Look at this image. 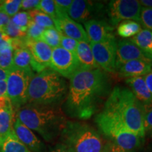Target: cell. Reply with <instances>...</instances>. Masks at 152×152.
<instances>
[{
    "label": "cell",
    "instance_id": "obj_1",
    "mask_svg": "<svg viewBox=\"0 0 152 152\" xmlns=\"http://www.w3.org/2000/svg\"><path fill=\"white\" fill-rule=\"evenodd\" d=\"M111 92L109 75L100 68H80L70 79L64 111L68 116L87 120L97 113Z\"/></svg>",
    "mask_w": 152,
    "mask_h": 152
},
{
    "label": "cell",
    "instance_id": "obj_2",
    "mask_svg": "<svg viewBox=\"0 0 152 152\" xmlns=\"http://www.w3.org/2000/svg\"><path fill=\"white\" fill-rule=\"evenodd\" d=\"M16 117L47 142L61 137L68 122L60 106L26 104L16 112Z\"/></svg>",
    "mask_w": 152,
    "mask_h": 152
},
{
    "label": "cell",
    "instance_id": "obj_3",
    "mask_svg": "<svg viewBox=\"0 0 152 152\" xmlns=\"http://www.w3.org/2000/svg\"><path fill=\"white\" fill-rule=\"evenodd\" d=\"M102 112L118 120L129 130L144 139V106L130 89L114 87L104 104Z\"/></svg>",
    "mask_w": 152,
    "mask_h": 152
},
{
    "label": "cell",
    "instance_id": "obj_4",
    "mask_svg": "<svg viewBox=\"0 0 152 152\" xmlns=\"http://www.w3.org/2000/svg\"><path fill=\"white\" fill-rule=\"evenodd\" d=\"M68 92V86L64 77L48 68L32 77L27 104L60 106L66 99Z\"/></svg>",
    "mask_w": 152,
    "mask_h": 152
},
{
    "label": "cell",
    "instance_id": "obj_5",
    "mask_svg": "<svg viewBox=\"0 0 152 152\" xmlns=\"http://www.w3.org/2000/svg\"><path fill=\"white\" fill-rule=\"evenodd\" d=\"M61 138L73 152H102L104 146L97 131L83 122L68 121Z\"/></svg>",
    "mask_w": 152,
    "mask_h": 152
},
{
    "label": "cell",
    "instance_id": "obj_6",
    "mask_svg": "<svg viewBox=\"0 0 152 152\" xmlns=\"http://www.w3.org/2000/svg\"><path fill=\"white\" fill-rule=\"evenodd\" d=\"M94 121L101 132L125 152H132L141 146L142 138L111 115L102 111L96 115Z\"/></svg>",
    "mask_w": 152,
    "mask_h": 152
},
{
    "label": "cell",
    "instance_id": "obj_7",
    "mask_svg": "<svg viewBox=\"0 0 152 152\" xmlns=\"http://www.w3.org/2000/svg\"><path fill=\"white\" fill-rule=\"evenodd\" d=\"M33 71L13 68L7 79V96L11 100L15 112L27 104L28 91Z\"/></svg>",
    "mask_w": 152,
    "mask_h": 152
},
{
    "label": "cell",
    "instance_id": "obj_8",
    "mask_svg": "<svg viewBox=\"0 0 152 152\" xmlns=\"http://www.w3.org/2000/svg\"><path fill=\"white\" fill-rule=\"evenodd\" d=\"M142 5L137 0H112L108 6V16L113 26L124 20H134L140 23Z\"/></svg>",
    "mask_w": 152,
    "mask_h": 152
},
{
    "label": "cell",
    "instance_id": "obj_9",
    "mask_svg": "<svg viewBox=\"0 0 152 152\" xmlns=\"http://www.w3.org/2000/svg\"><path fill=\"white\" fill-rule=\"evenodd\" d=\"M90 47L100 69L106 73H114L116 71V45L115 38L104 42H90Z\"/></svg>",
    "mask_w": 152,
    "mask_h": 152
},
{
    "label": "cell",
    "instance_id": "obj_10",
    "mask_svg": "<svg viewBox=\"0 0 152 152\" xmlns=\"http://www.w3.org/2000/svg\"><path fill=\"white\" fill-rule=\"evenodd\" d=\"M50 68L63 77L71 79L80 69V66L75 54L68 52L61 47H58L52 49Z\"/></svg>",
    "mask_w": 152,
    "mask_h": 152
},
{
    "label": "cell",
    "instance_id": "obj_11",
    "mask_svg": "<svg viewBox=\"0 0 152 152\" xmlns=\"http://www.w3.org/2000/svg\"><path fill=\"white\" fill-rule=\"evenodd\" d=\"M26 47L30 52L31 56L30 66L34 73L39 72L50 68L52 49L41 40L25 39Z\"/></svg>",
    "mask_w": 152,
    "mask_h": 152
},
{
    "label": "cell",
    "instance_id": "obj_12",
    "mask_svg": "<svg viewBox=\"0 0 152 152\" xmlns=\"http://www.w3.org/2000/svg\"><path fill=\"white\" fill-rule=\"evenodd\" d=\"M132 60H143L152 65V58L148 56L130 39L118 41L116 45V68Z\"/></svg>",
    "mask_w": 152,
    "mask_h": 152
},
{
    "label": "cell",
    "instance_id": "obj_13",
    "mask_svg": "<svg viewBox=\"0 0 152 152\" xmlns=\"http://www.w3.org/2000/svg\"><path fill=\"white\" fill-rule=\"evenodd\" d=\"M85 31L90 42H104L115 38L113 27L106 21L91 19L84 23Z\"/></svg>",
    "mask_w": 152,
    "mask_h": 152
},
{
    "label": "cell",
    "instance_id": "obj_14",
    "mask_svg": "<svg viewBox=\"0 0 152 152\" xmlns=\"http://www.w3.org/2000/svg\"><path fill=\"white\" fill-rule=\"evenodd\" d=\"M55 28L61 35L71 37L76 41L90 42L86 31L83 26L68 16L61 17L54 20Z\"/></svg>",
    "mask_w": 152,
    "mask_h": 152
},
{
    "label": "cell",
    "instance_id": "obj_15",
    "mask_svg": "<svg viewBox=\"0 0 152 152\" xmlns=\"http://www.w3.org/2000/svg\"><path fill=\"white\" fill-rule=\"evenodd\" d=\"M13 128L18 140L31 152H45L46 147L40 140L34 134L33 130L15 117Z\"/></svg>",
    "mask_w": 152,
    "mask_h": 152
},
{
    "label": "cell",
    "instance_id": "obj_16",
    "mask_svg": "<svg viewBox=\"0 0 152 152\" xmlns=\"http://www.w3.org/2000/svg\"><path fill=\"white\" fill-rule=\"evenodd\" d=\"M97 9V7H95L92 1L74 0L68 9V15L75 22L85 23L92 19L93 14Z\"/></svg>",
    "mask_w": 152,
    "mask_h": 152
},
{
    "label": "cell",
    "instance_id": "obj_17",
    "mask_svg": "<svg viewBox=\"0 0 152 152\" xmlns=\"http://www.w3.org/2000/svg\"><path fill=\"white\" fill-rule=\"evenodd\" d=\"M152 70V65L150 63L143 60H132L116 68L119 77H134L144 76Z\"/></svg>",
    "mask_w": 152,
    "mask_h": 152
},
{
    "label": "cell",
    "instance_id": "obj_18",
    "mask_svg": "<svg viewBox=\"0 0 152 152\" xmlns=\"http://www.w3.org/2000/svg\"><path fill=\"white\" fill-rule=\"evenodd\" d=\"M125 83L130 87V91L137 99L142 105L152 104V94L146 85L144 76L128 78L125 80Z\"/></svg>",
    "mask_w": 152,
    "mask_h": 152
},
{
    "label": "cell",
    "instance_id": "obj_19",
    "mask_svg": "<svg viewBox=\"0 0 152 152\" xmlns=\"http://www.w3.org/2000/svg\"><path fill=\"white\" fill-rule=\"evenodd\" d=\"M75 56L83 69H98L99 68L93 56L90 44L88 42L80 41L77 43Z\"/></svg>",
    "mask_w": 152,
    "mask_h": 152
},
{
    "label": "cell",
    "instance_id": "obj_20",
    "mask_svg": "<svg viewBox=\"0 0 152 152\" xmlns=\"http://www.w3.org/2000/svg\"><path fill=\"white\" fill-rule=\"evenodd\" d=\"M16 112L14 108L0 109V145L14 130Z\"/></svg>",
    "mask_w": 152,
    "mask_h": 152
},
{
    "label": "cell",
    "instance_id": "obj_21",
    "mask_svg": "<svg viewBox=\"0 0 152 152\" xmlns=\"http://www.w3.org/2000/svg\"><path fill=\"white\" fill-rule=\"evenodd\" d=\"M0 152H31L24 145L13 130L0 145Z\"/></svg>",
    "mask_w": 152,
    "mask_h": 152
},
{
    "label": "cell",
    "instance_id": "obj_22",
    "mask_svg": "<svg viewBox=\"0 0 152 152\" xmlns=\"http://www.w3.org/2000/svg\"><path fill=\"white\" fill-rule=\"evenodd\" d=\"M142 52L152 58V32L142 29L137 35L130 39Z\"/></svg>",
    "mask_w": 152,
    "mask_h": 152
},
{
    "label": "cell",
    "instance_id": "obj_23",
    "mask_svg": "<svg viewBox=\"0 0 152 152\" xmlns=\"http://www.w3.org/2000/svg\"><path fill=\"white\" fill-rule=\"evenodd\" d=\"M14 66L15 68L33 71L30 66L31 56L30 52L26 47L14 49Z\"/></svg>",
    "mask_w": 152,
    "mask_h": 152
},
{
    "label": "cell",
    "instance_id": "obj_24",
    "mask_svg": "<svg viewBox=\"0 0 152 152\" xmlns=\"http://www.w3.org/2000/svg\"><path fill=\"white\" fill-rule=\"evenodd\" d=\"M141 30V24L134 20H124L118 25L117 27L118 35L125 39L134 37Z\"/></svg>",
    "mask_w": 152,
    "mask_h": 152
},
{
    "label": "cell",
    "instance_id": "obj_25",
    "mask_svg": "<svg viewBox=\"0 0 152 152\" xmlns=\"http://www.w3.org/2000/svg\"><path fill=\"white\" fill-rule=\"evenodd\" d=\"M61 34L56 28H49L44 30L40 37V40L46 43L52 49L60 47Z\"/></svg>",
    "mask_w": 152,
    "mask_h": 152
},
{
    "label": "cell",
    "instance_id": "obj_26",
    "mask_svg": "<svg viewBox=\"0 0 152 152\" xmlns=\"http://www.w3.org/2000/svg\"><path fill=\"white\" fill-rule=\"evenodd\" d=\"M14 52V49L12 46V43L0 50V68L8 71L14 68L13 61Z\"/></svg>",
    "mask_w": 152,
    "mask_h": 152
},
{
    "label": "cell",
    "instance_id": "obj_27",
    "mask_svg": "<svg viewBox=\"0 0 152 152\" xmlns=\"http://www.w3.org/2000/svg\"><path fill=\"white\" fill-rule=\"evenodd\" d=\"M28 12L31 17L32 21H33L40 27L45 28V29L55 27L53 19L48 15L42 12L41 11L34 9V10L29 11Z\"/></svg>",
    "mask_w": 152,
    "mask_h": 152
},
{
    "label": "cell",
    "instance_id": "obj_28",
    "mask_svg": "<svg viewBox=\"0 0 152 152\" xmlns=\"http://www.w3.org/2000/svg\"><path fill=\"white\" fill-rule=\"evenodd\" d=\"M11 20L15 26L26 33L30 22L32 21L31 17L28 11H20V12L17 13L14 16L11 18Z\"/></svg>",
    "mask_w": 152,
    "mask_h": 152
},
{
    "label": "cell",
    "instance_id": "obj_29",
    "mask_svg": "<svg viewBox=\"0 0 152 152\" xmlns=\"http://www.w3.org/2000/svg\"><path fill=\"white\" fill-rule=\"evenodd\" d=\"M21 0H6L0 4V8L11 18L18 13L21 6Z\"/></svg>",
    "mask_w": 152,
    "mask_h": 152
},
{
    "label": "cell",
    "instance_id": "obj_30",
    "mask_svg": "<svg viewBox=\"0 0 152 152\" xmlns=\"http://www.w3.org/2000/svg\"><path fill=\"white\" fill-rule=\"evenodd\" d=\"M37 10L41 11L45 14L48 15L54 20L57 18L56 7L53 0H41L38 6Z\"/></svg>",
    "mask_w": 152,
    "mask_h": 152
},
{
    "label": "cell",
    "instance_id": "obj_31",
    "mask_svg": "<svg viewBox=\"0 0 152 152\" xmlns=\"http://www.w3.org/2000/svg\"><path fill=\"white\" fill-rule=\"evenodd\" d=\"M3 30L6 35L11 39H22L26 37V32L23 31L20 28L15 26L11 20H10L8 24L3 28Z\"/></svg>",
    "mask_w": 152,
    "mask_h": 152
},
{
    "label": "cell",
    "instance_id": "obj_32",
    "mask_svg": "<svg viewBox=\"0 0 152 152\" xmlns=\"http://www.w3.org/2000/svg\"><path fill=\"white\" fill-rule=\"evenodd\" d=\"M140 23L144 26V29L152 32V8L142 7Z\"/></svg>",
    "mask_w": 152,
    "mask_h": 152
},
{
    "label": "cell",
    "instance_id": "obj_33",
    "mask_svg": "<svg viewBox=\"0 0 152 152\" xmlns=\"http://www.w3.org/2000/svg\"><path fill=\"white\" fill-rule=\"evenodd\" d=\"M45 30V28L31 21L26 31V38L32 40H40L42 34Z\"/></svg>",
    "mask_w": 152,
    "mask_h": 152
},
{
    "label": "cell",
    "instance_id": "obj_34",
    "mask_svg": "<svg viewBox=\"0 0 152 152\" xmlns=\"http://www.w3.org/2000/svg\"><path fill=\"white\" fill-rule=\"evenodd\" d=\"M144 106V127L145 133L152 137V104Z\"/></svg>",
    "mask_w": 152,
    "mask_h": 152
},
{
    "label": "cell",
    "instance_id": "obj_35",
    "mask_svg": "<svg viewBox=\"0 0 152 152\" xmlns=\"http://www.w3.org/2000/svg\"><path fill=\"white\" fill-rule=\"evenodd\" d=\"M54 1L55 7H56L57 18L68 16V11L71 7L72 1H73L72 0H55Z\"/></svg>",
    "mask_w": 152,
    "mask_h": 152
},
{
    "label": "cell",
    "instance_id": "obj_36",
    "mask_svg": "<svg viewBox=\"0 0 152 152\" xmlns=\"http://www.w3.org/2000/svg\"><path fill=\"white\" fill-rule=\"evenodd\" d=\"M77 43H78V42L76 41L75 39L61 35L60 47H61L62 48L68 51V52H71L73 53V54H75Z\"/></svg>",
    "mask_w": 152,
    "mask_h": 152
},
{
    "label": "cell",
    "instance_id": "obj_37",
    "mask_svg": "<svg viewBox=\"0 0 152 152\" xmlns=\"http://www.w3.org/2000/svg\"><path fill=\"white\" fill-rule=\"evenodd\" d=\"M39 0H23L21 1L20 9L23 10L32 11L34 9H37L39 4Z\"/></svg>",
    "mask_w": 152,
    "mask_h": 152
},
{
    "label": "cell",
    "instance_id": "obj_38",
    "mask_svg": "<svg viewBox=\"0 0 152 152\" xmlns=\"http://www.w3.org/2000/svg\"><path fill=\"white\" fill-rule=\"evenodd\" d=\"M102 152H125L123 150L116 145L113 142H109L104 144L103 150Z\"/></svg>",
    "mask_w": 152,
    "mask_h": 152
},
{
    "label": "cell",
    "instance_id": "obj_39",
    "mask_svg": "<svg viewBox=\"0 0 152 152\" xmlns=\"http://www.w3.org/2000/svg\"><path fill=\"white\" fill-rule=\"evenodd\" d=\"M10 17L6 13L4 12L0 8V29H3L8 24V23L10 21Z\"/></svg>",
    "mask_w": 152,
    "mask_h": 152
},
{
    "label": "cell",
    "instance_id": "obj_40",
    "mask_svg": "<svg viewBox=\"0 0 152 152\" xmlns=\"http://www.w3.org/2000/svg\"><path fill=\"white\" fill-rule=\"evenodd\" d=\"M49 152H73L64 143H58L56 144Z\"/></svg>",
    "mask_w": 152,
    "mask_h": 152
},
{
    "label": "cell",
    "instance_id": "obj_41",
    "mask_svg": "<svg viewBox=\"0 0 152 152\" xmlns=\"http://www.w3.org/2000/svg\"><path fill=\"white\" fill-rule=\"evenodd\" d=\"M7 108H13L11 100L7 96L0 97V109H7Z\"/></svg>",
    "mask_w": 152,
    "mask_h": 152
},
{
    "label": "cell",
    "instance_id": "obj_42",
    "mask_svg": "<svg viewBox=\"0 0 152 152\" xmlns=\"http://www.w3.org/2000/svg\"><path fill=\"white\" fill-rule=\"evenodd\" d=\"M144 78L148 89H149L150 92L152 94V70L149 73L144 76Z\"/></svg>",
    "mask_w": 152,
    "mask_h": 152
},
{
    "label": "cell",
    "instance_id": "obj_43",
    "mask_svg": "<svg viewBox=\"0 0 152 152\" xmlns=\"http://www.w3.org/2000/svg\"><path fill=\"white\" fill-rule=\"evenodd\" d=\"M7 81H0V97L7 96Z\"/></svg>",
    "mask_w": 152,
    "mask_h": 152
},
{
    "label": "cell",
    "instance_id": "obj_44",
    "mask_svg": "<svg viewBox=\"0 0 152 152\" xmlns=\"http://www.w3.org/2000/svg\"><path fill=\"white\" fill-rule=\"evenodd\" d=\"M9 71L0 68V81H6L8 77Z\"/></svg>",
    "mask_w": 152,
    "mask_h": 152
},
{
    "label": "cell",
    "instance_id": "obj_45",
    "mask_svg": "<svg viewBox=\"0 0 152 152\" xmlns=\"http://www.w3.org/2000/svg\"><path fill=\"white\" fill-rule=\"evenodd\" d=\"M139 1H140V4L144 6V7L152 8V0H141Z\"/></svg>",
    "mask_w": 152,
    "mask_h": 152
},
{
    "label": "cell",
    "instance_id": "obj_46",
    "mask_svg": "<svg viewBox=\"0 0 152 152\" xmlns=\"http://www.w3.org/2000/svg\"><path fill=\"white\" fill-rule=\"evenodd\" d=\"M9 37L8 36L6 35L4 32L3 29H0V45L5 40H7V39H9Z\"/></svg>",
    "mask_w": 152,
    "mask_h": 152
}]
</instances>
